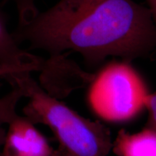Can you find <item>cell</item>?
I'll use <instances>...</instances> for the list:
<instances>
[{"instance_id":"obj_1","label":"cell","mask_w":156,"mask_h":156,"mask_svg":"<svg viewBox=\"0 0 156 156\" xmlns=\"http://www.w3.org/2000/svg\"><path fill=\"white\" fill-rule=\"evenodd\" d=\"M12 34L49 56L76 52L90 67L110 56L132 62L156 51L151 12L134 0H59Z\"/></svg>"},{"instance_id":"obj_2","label":"cell","mask_w":156,"mask_h":156,"mask_svg":"<svg viewBox=\"0 0 156 156\" xmlns=\"http://www.w3.org/2000/svg\"><path fill=\"white\" fill-rule=\"evenodd\" d=\"M28 99L23 116L34 124L48 126L58 142L60 156H108L113 142L109 129L98 121L82 116L48 94L31 77L19 73L7 77Z\"/></svg>"},{"instance_id":"obj_3","label":"cell","mask_w":156,"mask_h":156,"mask_svg":"<svg viewBox=\"0 0 156 156\" xmlns=\"http://www.w3.org/2000/svg\"><path fill=\"white\" fill-rule=\"evenodd\" d=\"M150 93L142 77L126 60L105 64L90 83L87 101L101 119L112 122L131 120L146 108Z\"/></svg>"},{"instance_id":"obj_4","label":"cell","mask_w":156,"mask_h":156,"mask_svg":"<svg viewBox=\"0 0 156 156\" xmlns=\"http://www.w3.org/2000/svg\"><path fill=\"white\" fill-rule=\"evenodd\" d=\"M40 73L39 85L48 94L64 97L77 88L90 84L94 75L84 72L67 54L51 55L45 59Z\"/></svg>"},{"instance_id":"obj_5","label":"cell","mask_w":156,"mask_h":156,"mask_svg":"<svg viewBox=\"0 0 156 156\" xmlns=\"http://www.w3.org/2000/svg\"><path fill=\"white\" fill-rule=\"evenodd\" d=\"M35 124L18 114L9 123L1 156H57Z\"/></svg>"},{"instance_id":"obj_6","label":"cell","mask_w":156,"mask_h":156,"mask_svg":"<svg viewBox=\"0 0 156 156\" xmlns=\"http://www.w3.org/2000/svg\"><path fill=\"white\" fill-rule=\"evenodd\" d=\"M45 58L31 54L20 46L7 28V17L0 8V64L23 66L40 72Z\"/></svg>"},{"instance_id":"obj_7","label":"cell","mask_w":156,"mask_h":156,"mask_svg":"<svg viewBox=\"0 0 156 156\" xmlns=\"http://www.w3.org/2000/svg\"><path fill=\"white\" fill-rule=\"evenodd\" d=\"M112 150L118 156H156V129L145 127L136 133L121 129Z\"/></svg>"},{"instance_id":"obj_8","label":"cell","mask_w":156,"mask_h":156,"mask_svg":"<svg viewBox=\"0 0 156 156\" xmlns=\"http://www.w3.org/2000/svg\"><path fill=\"white\" fill-rule=\"evenodd\" d=\"M12 90L0 98V156L2 148L5 140V125L8 124L17 115V107L20 101L24 98L21 90L12 86Z\"/></svg>"},{"instance_id":"obj_9","label":"cell","mask_w":156,"mask_h":156,"mask_svg":"<svg viewBox=\"0 0 156 156\" xmlns=\"http://www.w3.org/2000/svg\"><path fill=\"white\" fill-rule=\"evenodd\" d=\"M4 2H11L15 5L18 18L17 26L26 24L39 12L36 5V0H4Z\"/></svg>"},{"instance_id":"obj_10","label":"cell","mask_w":156,"mask_h":156,"mask_svg":"<svg viewBox=\"0 0 156 156\" xmlns=\"http://www.w3.org/2000/svg\"><path fill=\"white\" fill-rule=\"evenodd\" d=\"M146 109L148 112V117L145 127L156 129V92L150 93Z\"/></svg>"},{"instance_id":"obj_11","label":"cell","mask_w":156,"mask_h":156,"mask_svg":"<svg viewBox=\"0 0 156 156\" xmlns=\"http://www.w3.org/2000/svg\"><path fill=\"white\" fill-rule=\"evenodd\" d=\"M35 70L31 67H23V66L7 65V64H0V78L7 79L11 75L19 73H33Z\"/></svg>"},{"instance_id":"obj_12","label":"cell","mask_w":156,"mask_h":156,"mask_svg":"<svg viewBox=\"0 0 156 156\" xmlns=\"http://www.w3.org/2000/svg\"><path fill=\"white\" fill-rule=\"evenodd\" d=\"M146 1H147V7L151 12L154 22L156 25V0H146Z\"/></svg>"},{"instance_id":"obj_13","label":"cell","mask_w":156,"mask_h":156,"mask_svg":"<svg viewBox=\"0 0 156 156\" xmlns=\"http://www.w3.org/2000/svg\"><path fill=\"white\" fill-rule=\"evenodd\" d=\"M57 156H60V155H59V154H58V155H57Z\"/></svg>"}]
</instances>
